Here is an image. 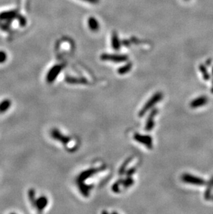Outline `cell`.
I'll use <instances>...</instances> for the list:
<instances>
[{"mask_svg": "<svg viewBox=\"0 0 213 214\" xmlns=\"http://www.w3.org/2000/svg\"><path fill=\"white\" fill-rule=\"evenodd\" d=\"M163 94L161 92H157L151 97L147 102L143 105L142 109L138 112V117H143L149 110L154 106L157 103H159L163 98Z\"/></svg>", "mask_w": 213, "mask_h": 214, "instance_id": "1", "label": "cell"}, {"mask_svg": "<svg viewBox=\"0 0 213 214\" xmlns=\"http://www.w3.org/2000/svg\"><path fill=\"white\" fill-rule=\"evenodd\" d=\"M134 139L137 142L140 143L146 146L147 148L152 149L153 147V139L150 135H145L139 133L134 134Z\"/></svg>", "mask_w": 213, "mask_h": 214, "instance_id": "2", "label": "cell"}, {"mask_svg": "<svg viewBox=\"0 0 213 214\" xmlns=\"http://www.w3.org/2000/svg\"><path fill=\"white\" fill-rule=\"evenodd\" d=\"M181 179L185 183L198 185V186H202V185H204L205 184L204 179L200 178V177L193 176L192 175L188 173H185L182 175Z\"/></svg>", "mask_w": 213, "mask_h": 214, "instance_id": "3", "label": "cell"}, {"mask_svg": "<svg viewBox=\"0 0 213 214\" xmlns=\"http://www.w3.org/2000/svg\"><path fill=\"white\" fill-rule=\"evenodd\" d=\"M102 168H90V169H88L87 170H85L81 173L79 175V176L77 179V182H85L86 179H87L88 178H89L90 177H92L93 175H94L96 173L99 172L101 170Z\"/></svg>", "mask_w": 213, "mask_h": 214, "instance_id": "4", "label": "cell"}, {"mask_svg": "<svg viewBox=\"0 0 213 214\" xmlns=\"http://www.w3.org/2000/svg\"><path fill=\"white\" fill-rule=\"evenodd\" d=\"M51 137L53 138L55 140L60 141L65 146L69 144V143L71 141L70 138L66 136H64V134H62L60 132L59 130L57 129L52 130L51 132Z\"/></svg>", "mask_w": 213, "mask_h": 214, "instance_id": "5", "label": "cell"}, {"mask_svg": "<svg viewBox=\"0 0 213 214\" xmlns=\"http://www.w3.org/2000/svg\"><path fill=\"white\" fill-rule=\"evenodd\" d=\"M63 67V65H56L50 69V71L48 72L47 76V81L48 83H51L56 80L57 76L60 73Z\"/></svg>", "mask_w": 213, "mask_h": 214, "instance_id": "6", "label": "cell"}, {"mask_svg": "<svg viewBox=\"0 0 213 214\" xmlns=\"http://www.w3.org/2000/svg\"><path fill=\"white\" fill-rule=\"evenodd\" d=\"M158 112H159V111H158L157 109H153L152 111H151L150 114L147 117V121H146V123H145V130L146 131L150 132L154 129L155 126L154 117L157 116Z\"/></svg>", "mask_w": 213, "mask_h": 214, "instance_id": "7", "label": "cell"}, {"mask_svg": "<svg viewBox=\"0 0 213 214\" xmlns=\"http://www.w3.org/2000/svg\"><path fill=\"white\" fill-rule=\"evenodd\" d=\"M102 60L103 61H110L113 62H123L127 60V57L125 56H118V55H107L104 54L101 56Z\"/></svg>", "mask_w": 213, "mask_h": 214, "instance_id": "8", "label": "cell"}, {"mask_svg": "<svg viewBox=\"0 0 213 214\" xmlns=\"http://www.w3.org/2000/svg\"><path fill=\"white\" fill-rule=\"evenodd\" d=\"M48 204V199L47 197L44 196H40L39 198L36 199L35 200V207H36L39 211H42L45 207L47 206Z\"/></svg>", "mask_w": 213, "mask_h": 214, "instance_id": "9", "label": "cell"}, {"mask_svg": "<svg viewBox=\"0 0 213 214\" xmlns=\"http://www.w3.org/2000/svg\"><path fill=\"white\" fill-rule=\"evenodd\" d=\"M208 102V98L205 97H200L193 100L190 103V107L192 108H197L205 105Z\"/></svg>", "mask_w": 213, "mask_h": 214, "instance_id": "10", "label": "cell"}, {"mask_svg": "<svg viewBox=\"0 0 213 214\" xmlns=\"http://www.w3.org/2000/svg\"><path fill=\"white\" fill-rule=\"evenodd\" d=\"M66 82L70 84H87L88 83V81L87 79L84 78H71V77H69V78H66Z\"/></svg>", "mask_w": 213, "mask_h": 214, "instance_id": "11", "label": "cell"}, {"mask_svg": "<svg viewBox=\"0 0 213 214\" xmlns=\"http://www.w3.org/2000/svg\"><path fill=\"white\" fill-rule=\"evenodd\" d=\"M11 102L10 100H4L0 103V113L5 112L11 107Z\"/></svg>", "mask_w": 213, "mask_h": 214, "instance_id": "12", "label": "cell"}, {"mask_svg": "<svg viewBox=\"0 0 213 214\" xmlns=\"http://www.w3.org/2000/svg\"><path fill=\"white\" fill-rule=\"evenodd\" d=\"M134 183V181L133 178H131V176H127L126 179H122V185L125 188H129V187L132 186Z\"/></svg>", "mask_w": 213, "mask_h": 214, "instance_id": "13", "label": "cell"}, {"mask_svg": "<svg viewBox=\"0 0 213 214\" xmlns=\"http://www.w3.org/2000/svg\"><path fill=\"white\" fill-rule=\"evenodd\" d=\"M131 68V64L128 63L126 65L121 67V68L118 69V73L121 75H123V74H125L127 73L128 71H130V69Z\"/></svg>", "mask_w": 213, "mask_h": 214, "instance_id": "14", "label": "cell"}, {"mask_svg": "<svg viewBox=\"0 0 213 214\" xmlns=\"http://www.w3.org/2000/svg\"><path fill=\"white\" fill-rule=\"evenodd\" d=\"M199 70L203 74V79H204L205 81H208V80H209V79H210V76H209V74H208V71H207L206 67L203 65V64H201V65L199 66Z\"/></svg>", "mask_w": 213, "mask_h": 214, "instance_id": "15", "label": "cell"}, {"mask_svg": "<svg viewBox=\"0 0 213 214\" xmlns=\"http://www.w3.org/2000/svg\"><path fill=\"white\" fill-rule=\"evenodd\" d=\"M121 184H122V179H119L116 182H115V183L112 185V187H111L112 191L115 193H120V191H121V190H120V186H121Z\"/></svg>", "mask_w": 213, "mask_h": 214, "instance_id": "16", "label": "cell"}, {"mask_svg": "<svg viewBox=\"0 0 213 214\" xmlns=\"http://www.w3.org/2000/svg\"><path fill=\"white\" fill-rule=\"evenodd\" d=\"M28 198H29V200L31 204H33V206H35V191L33 189H30L28 191Z\"/></svg>", "mask_w": 213, "mask_h": 214, "instance_id": "17", "label": "cell"}, {"mask_svg": "<svg viewBox=\"0 0 213 214\" xmlns=\"http://www.w3.org/2000/svg\"><path fill=\"white\" fill-rule=\"evenodd\" d=\"M131 161V157H130V158H128L127 160L125 162L123 163V164L121 166V168H120V169H119V174L120 175L124 174V173H125V170H126L127 166L129 163H130Z\"/></svg>", "mask_w": 213, "mask_h": 214, "instance_id": "18", "label": "cell"}, {"mask_svg": "<svg viewBox=\"0 0 213 214\" xmlns=\"http://www.w3.org/2000/svg\"><path fill=\"white\" fill-rule=\"evenodd\" d=\"M7 55L4 51H0V63H3V62L6 61Z\"/></svg>", "mask_w": 213, "mask_h": 214, "instance_id": "19", "label": "cell"}, {"mask_svg": "<svg viewBox=\"0 0 213 214\" xmlns=\"http://www.w3.org/2000/svg\"><path fill=\"white\" fill-rule=\"evenodd\" d=\"M135 172H136V168H131L126 172L127 176H131V175H132Z\"/></svg>", "mask_w": 213, "mask_h": 214, "instance_id": "20", "label": "cell"}, {"mask_svg": "<svg viewBox=\"0 0 213 214\" xmlns=\"http://www.w3.org/2000/svg\"><path fill=\"white\" fill-rule=\"evenodd\" d=\"M212 93H213V83H212Z\"/></svg>", "mask_w": 213, "mask_h": 214, "instance_id": "21", "label": "cell"}, {"mask_svg": "<svg viewBox=\"0 0 213 214\" xmlns=\"http://www.w3.org/2000/svg\"><path fill=\"white\" fill-rule=\"evenodd\" d=\"M212 74H213V68H212Z\"/></svg>", "mask_w": 213, "mask_h": 214, "instance_id": "22", "label": "cell"}]
</instances>
